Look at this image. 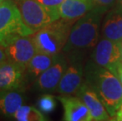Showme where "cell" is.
<instances>
[{"mask_svg": "<svg viewBox=\"0 0 122 121\" xmlns=\"http://www.w3.org/2000/svg\"><path fill=\"white\" fill-rule=\"evenodd\" d=\"M105 14L94 8L80 19L71 28L68 40L62 53L70 61H85L99 40L102 19Z\"/></svg>", "mask_w": 122, "mask_h": 121, "instance_id": "cell-1", "label": "cell"}, {"mask_svg": "<svg viewBox=\"0 0 122 121\" xmlns=\"http://www.w3.org/2000/svg\"><path fill=\"white\" fill-rule=\"evenodd\" d=\"M84 81L94 91L111 117L122 105V84L117 75L89 61L84 65Z\"/></svg>", "mask_w": 122, "mask_h": 121, "instance_id": "cell-2", "label": "cell"}, {"mask_svg": "<svg viewBox=\"0 0 122 121\" xmlns=\"http://www.w3.org/2000/svg\"><path fill=\"white\" fill-rule=\"evenodd\" d=\"M73 23L60 17L33 33L32 36L37 53L51 55L61 53Z\"/></svg>", "mask_w": 122, "mask_h": 121, "instance_id": "cell-3", "label": "cell"}, {"mask_svg": "<svg viewBox=\"0 0 122 121\" xmlns=\"http://www.w3.org/2000/svg\"><path fill=\"white\" fill-rule=\"evenodd\" d=\"M32 34L14 0H4L0 4V43L6 47L16 38Z\"/></svg>", "mask_w": 122, "mask_h": 121, "instance_id": "cell-4", "label": "cell"}, {"mask_svg": "<svg viewBox=\"0 0 122 121\" xmlns=\"http://www.w3.org/2000/svg\"><path fill=\"white\" fill-rule=\"evenodd\" d=\"M25 24L34 33L60 18L58 8H49L37 0H14Z\"/></svg>", "mask_w": 122, "mask_h": 121, "instance_id": "cell-5", "label": "cell"}, {"mask_svg": "<svg viewBox=\"0 0 122 121\" xmlns=\"http://www.w3.org/2000/svg\"><path fill=\"white\" fill-rule=\"evenodd\" d=\"M87 61L117 75L119 66L122 63L120 42L101 37Z\"/></svg>", "mask_w": 122, "mask_h": 121, "instance_id": "cell-6", "label": "cell"}, {"mask_svg": "<svg viewBox=\"0 0 122 121\" xmlns=\"http://www.w3.org/2000/svg\"><path fill=\"white\" fill-rule=\"evenodd\" d=\"M68 65L69 61L66 56L63 53H60L58 60L36 79V89L43 93L56 91Z\"/></svg>", "mask_w": 122, "mask_h": 121, "instance_id": "cell-7", "label": "cell"}, {"mask_svg": "<svg viewBox=\"0 0 122 121\" xmlns=\"http://www.w3.org/2000/svg\"><path fill=\"white\" fill-rule=\"evenodd\" d=\"M36 53L32 35L17 37L6 47L7 61L25 67Z\"/></svg>", "mask_w": 122, "mask_h": 121, "instance_id": "cell-8", "label": "cell"}, {"mask_svg": "<svg viewBox=\"0 0 122 121\" xmlns=\"http://www.w3.org/2000/svg\"><path fill=\"white\" fill-rule=\"evenodd\" d=\"M84 82V62L70 61L56 92L61 95H76Z\"/></svg>", "mask_w": 122, "mask_h": 121, "instance_id": "cell-9", "label": "cell"}, {"mask_svg": "<svg viewBox=\"0 0 122 121\" xmlns=\"http://www.w3.org/2000/svg\"><path fill=\"white\" fill-rule=\"evenodd\" d=\"M26 67L6 61L0 65V91L22 89Z\"/></svg>", "mask_w": 122, "mask_h": 121, "instance_id": "cell-10", "label": "cell"}, {"mask_svg": "<svg viewBox=\"0 0 122 121\" xmlns=\"http://www.w3.org/2000/svg\"><path fill=\"white\" fill-rule=\"evenodd\" d=\"M76 96L78 97L87 107L92 115V120L106 121L111 120V116L106 111L99 97L85 81L77 91Z\"/></svg>", "mask_w": 122, "mask_h": 121, "instance_id": "cell-11", "label": "cell"}, {"mask_svg": "<svg viewBox=\"0 0 122 121\" xmlns=\"http://www.w3.org/2000/svg\"><path fill=\"white\" fill-rule=\"evenodd\" d=\"M61 102L64 109L63 120L91 121L92 115L85 104L77 96L61 95L57 97Z\"/></svg>", "mask_w": 122, "mask_h": 121, "instance_id": "cell-12", "label": "cell"}, {"mask_svg": "<svg viewBox=\"0 0 122 121\" xmlns=\"http://www.w3.org/2000/svg\"><path fill=\"white\" fill-rule=\"evenodd\" d=\"M100 36L115 42L122 40V9L115 6L106 13L101 25Z\"/></svg>", "mask_w": 122, "mask_h": 121, "instance_id": "cell-13", "label": "cell"}, {"mask_svg": "<svg viewBox=\"0 0 122 121\" xmlns=\"http://www.w3.org/2000/svg\"><path fill=\"white\" fill-rule=\"evenodd\" d=\"M94 8L92 0H64L58 10L61 18L75 22Z\"/></svg>", "mask_w": 122, "mask_h": 121, "instance_id": "cell-14", "label": "cell"}, {"mask_svg": "<svg viewBox=\"0 0 122 121\" xmlns=\"http://www.w3.org/2000/svg\"><path fill=\"white\" fill-rule=\"evenodd\" d=\"M47 54L43 53H36L26 65L25 76L26 80H33L42 74L44 71L53 65L58 60L59 54Z\"/></svg>", "mask_w": 122, "mask_h": 121, "instance_id": "cell-15", "label": "cell"}, {"mask_svg": "<svg viewBox=\"0 0 122 121\" xmlns=\"http://www.w3.org/2000/svg\"><path fill=\"white\" fill-rule=\"evenodd\" d=\"M24 103L21 89L0 91V112L6 116H13Z\"/></svg>", "mask_w": 122, "mask_h": 121, "instance_id": "cell-16", "label": "cell"}, {"mask_svg": "<svg viewBox=\"0 0 122 121\" xmlns=\"http://www.w3.org/2000/svg\"><path fill=\"white\" fill-rule=\"evenodd\" d=\"M13 116L18 121H45L47 120L42 112L28 105H22Z\"/></svg>", "mask_w": 122, "mask_h": 121, "instance_id": "cell-17", "label": "cell"}, {"mask_svg": "<svg viewBox=\"0 0 122 121\" xmlns=\"http://www.w3.org/2000/svg\"><path fill=\"white\" fill-rule=\"evenodd\" d=\"M38 109L45 114L52 112L56 107L55 97L49 94H44L39 97L37 102Z\"/></svg>", "mask_w": 122, "mask_h": 121, "instance_id": "cell-18", "label": "cell"}, {"mask_svg": "<svg viewBox=\"0 0 122 121\" xmlns=\"http://www.w3.org/2000/svg\"><path fill=\"white\" fill-rule=\"evenodd\" d=\"M92 1L95 5V8H97L106 14L116 6L117 0H92Z\"/></svg>", "mask_w": 122, "mask_h": 121, "instance_id": "cell-19", "label": "cell"}, {"mask_svg": "<svg viewBox=\"0 0 122 121\" xmlns=\"http://www.w3.org/2000/svg\"><path fill=\"white\" fill-rule=\"evenodd\" d=\"M41 4L49 8H59L64 0H37Z\"/></svg>", "mask_w": 122, "mask_h": 121, "instance_id": "cell-20", "label": "cell"}, {"mask_svg": "<svg viewBox=\"0 0 122 121\" xmlns=\"http://www.w3.org/2000/svg\"><path fill=\"white\" fill-rule=\"evenodd\" d=\"M7 61L6 53V47L0 44V65Z\"/></svg>", "mask_w": 122, "mask_h": 121, "instance_id": "cell-21", "label": "cell"}, {"mask_svg": "<svg viewBox=\"0 0 122 121\" xmlns=\"http://www.w3.org/2000/svg\"><path fill=\"white\" fill-rule=\"evenodd\" d=\"M115 117H116V119H115L116 120L122 121V105H121V107H120V109H118V111L117 112Z\"/></svg>", "mask_w": 122, "mask_h": 121, "instance_id": "cell-22", "label": "cell"}, {"mask_svg": "<svg viewBox=\"0 0 122 121\" xmlns=\"http://www.w3.org/2000/svg\"><path fill=\"white\" fill-rule=\"evenodd\" d=\"M117 76H118V78H119V79H120L121 83L122 84V63H121V65L119 66L118 70H117Z\"/></svg>", "mask_w": 122, "mask_h": 121, "instance_id": "cell-23", "label": "cell"}, {"mask_svg": "<svg viewBox=\"0 0 122 121\" xmlns=\"http://www.w3.org/2000/svg\"><path fill=\"white\" fill-rule=\"evenodd\" d=\"M116 6L120 9H122V0H117V1Z\"/></svg>", "mask_w": 122, "mask_h": 121, "instance_id": "cell-24", "label": "cell"}, {"mask_svg": "<svg viewBox=\"0 0 122 121\" xmlns=\"http://www.w3.org/2000/svg\"><path fill=\"white\" fill-rule=\"evenodd\" d=\"M120 47H121V61H122V40L120 42Z\"/></svg>", "mask_w": 122, "mask_h": 121, "instance_id": "cell-25", "label": "cell"}, {"mask_svg": "<svg viewBox=\"0 0 122 121\" xmlns=\"http://www.w3.org/2000/svg\"><path fill=\"white\" fill-rule=\"evenodd\" d=\"M3 1H4V0H0V4H1V3H2V2H3Z\"/></svg>", "mask_w": 122, "mask_h": 121, "instance_id": "cell-26", "label": "cell"}]
</instances>
